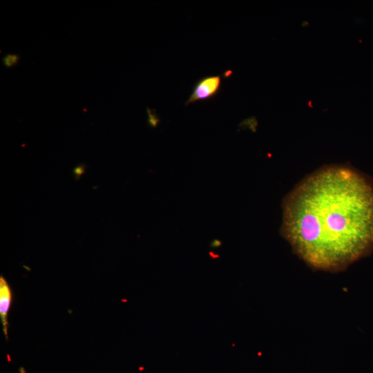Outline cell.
Returning a JSON list of instances; mask_svg holds the SVG:
<instances>
[{
	"mask_svg": "<svg viewBox=\"0 0 373 373\" xmlns=\"http://www.w3.org/2000/svg\"><path fill=\"white\" fill-rule=\"evenodd\" d=\"M282 206L283 236L314 268L340 271L373 250V187L349 167L317 170Z\"/></svg>",
	"mask_w": 373,
	"mask_h": 373,
	"instance_id": "6da1fadb",
	"label": "cell"
},
{
	"mask_svg": "<svg viewBox=\"0 0 373 373\" xmlns=\"http://www.w3.org/2000/svg\"><path fill=\"white\" fill-rule=\"evenodd\" d=\"M221 83V77L219 75L207 76L201 78L194 85L192 93L185 102V105L215 97L220 91Z\"/></svg>",
	"mask_w": 373,
	"mask_h": 373,
	"instance_id": "7a4b0ae2",
	"label": "cell"
},
{
	"mask_svg": "<svg viewBox=\"0 0 373 373\" xmlns=\"http://www.w3.org/2000/svg\"><path fill=\"white\" fill-rule=\"evenodd\" d=\"M12 293L6 279L0 277V316L3 325V331L8 339L7 315L11 303Z\"/></svg>",
	"mask_w": 373,
	"mask_h": 373,
	"instance_id": "3957f363",
	"label": "cell"
},
{
	"mask_svg": "<svg viewBox=\"0 0 373 373\" xmlns=\"http://www.w3.org/2000/svg\"><path fill=\"white\" fill-rule=\"evenodd\" d=\"M19 58L17 54H8L3 57L2 61L6 67L12 68L19 62Z\"/></svg>",
	"mask_w": 373,
	"mask_h": 373,
	"instance_id": "277c9868",
	"label": "cell"
},
{
	"mask_svg": "<svg viewBox=\"0 0 373 373\" xmlns=\"http://www.w3.org/2000/svg\"><path fill=\"white\" fill-rule=\"evenodd\" d=\"M86 165L84 164H81L75 166L73 170V173L74 175V177L76 180H79L80 177L86 172Z\"/></svg>",
	"mask_w": 373,
	"mask_h": 373,
	"instance_id": "5b68a950",
	"label": "cell"
},
{
	"mask_svg": "<svg viewBox=\"0 0 373 373\" xmlns=\"http://www.w3.org/2000/svg\"><path fill=\"white\" fill-rule=\"evenodd\" d=\"M147 110L149 112V120H148L149 124L152 127H156L159 122V119L156 117H155L153 114L150 113V111L149 108Z\"/></svg>",
	"mask_w": 373,
	"mask_h": 373,
	"instance_id": "8992f818",
	"label": "cell"
},
{
	"mask_svg": "<svg viewBox=\"0 0 373 373\" xmlns=\"http://www.w3.org/2000/svg\"><path fill=\"white\" fill-rule=\"evenodd\" d=\"M222 245V242L220 240L214 239L210 243V247L211 248L217 249Z\"/></svg>",
	"mask_w": 373,
	"mask_h": 373,
	"instance_id": "52a82bcc",
	"label": "cell"
}]
</instances>
